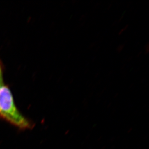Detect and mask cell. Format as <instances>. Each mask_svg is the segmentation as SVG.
I'll use <instances>...</instances> for the list:
<instances>
[{"instance_id": "obj_1", "label": "cell", "mask_w": 149, "mask_h": 149, "mask_svg": "<svg viewBox=\"0 0 149 149\" xmlns=\"http://www.w3.org/2000/svg\"><path fill=\"white\" fill-rule=\"evenodd\" d=\"M0 119L19 130L33 127V123L18 110L11 91L4 82L0 84Z\"/></svg>"}, {"instance_id": "obj_2", "label": "cell", "mask_w": 149, "mask_h": 149, "mask_svg": "<svg viewBox=\"0 0 149 149\" xmlns=\"http://www.w3.org/2000/svg\"><path fill=\"white\" fill-rule=\"evenodd\" d=\"M3 82V64L0 60V84Z\"/></svg>"}, {"instance_id": "obj_3", "label": "cell", "mask_w": 149, "mask_h": 149, "mask_svg": "<svg viewBox=\"0 0 149 149\" xmlns=\"http://www.w3.org/2000/svg\"><path fill=\"white\" fill-rule=\"evenodd\" d=\"M128 28V26H125V27H124V28H123L121 30H120V31H119V34L120 35L121 34H122L123 33H124V31H125L126 30H127V29Z\"/></svg>"}, {"instance_id": "obj_4", "label": "cell", "mask_w": 149, "mask_h": 149, "mask_svg": "<svg viewBox=\"0 0 149 149\" xmlns=\"http://www.w3.org/2000/svg\"><path fill=\"white\" fill-rule=\"evenodd\" d=\"M146 47V49H145V51H146V53L147 54L149 52V44H147L146 45V47Z\"/></svg>"}, {"instance_id": "obj_5", "label": "cell", "mask_w": 149, "mask_h": 149, "mask_svg": "<svg viewBox=\"0 0 149 149\" xmlns=\"http://www.w3.org/2000/svg\"><path fill=\"white\" fill-rule=\"evenodd\" d=\"M123 45H119V47H118V49H117V50L118 51H122L123 49Z\"/></svg>"}]
</instances>
